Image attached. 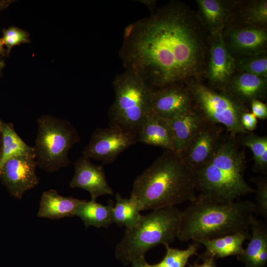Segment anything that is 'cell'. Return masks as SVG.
Returning a JSON list of instances; mask_svg holds the SVG:
<instances>
[{"mask_svg":"<svg viewBox=\"0 0 267 267\" xmlns=\"http://www.w3.org/2000/svg\"><path fill=\"white\" fill-rule=\"evenodd\" d=\"M210 40L197 12L172 1L134 23L120 54L152 89L186 85L205 78Z\"/></svg>","mask_w":267,"mask_h":267,"instance_id":"6da1fadb","label":"cell"},{"mask_svg":"<svg viewBox=\"0 0 267 267\" xmlns=\"http://www.w3.org/2000/svg\"><path fill=\"white\" fill-rule=\"evenodd\" d=\"M195 172L175 151H165L134 180L131 196L143 210L175 206L196 196Z\"/></svg>","mask_w":267,"mask_h":267,"instance_id":"7a4b0ae2","label":"cell"},{"mask_svg":"<svg viewBox=\"0 0 267 267\" xmlns=\"http://www.w3.org/2000/svg\"><path fill=\"white\" fill-rule=\"evenodd\" d=\"M255 214V203L251 201L219 202L199 194L181 211L177 237L198 242L248 230Z\"/></svg>","mask_w":267,"mask_h":267,"instance_id":"3957f363","label":"cell"},{"mask_svg":"<svg viewBox=\"0 0 267 267\" xmlns=\"http://www.w3.org/2000/svg\"><path fill=\"white\" fill-rule=\"evenodd\" d=\"M236 137L224 134L211 159L195 171L200 195L219 202H230L255 192L244 179L245 153Z\"/></svg>","mask_w":267,"mask_h":267,"instance_id":"277c9868","label":"cell"},{"mask_svg":"<svg viewBox=\"0 0 267 267\" xmlns=\"http://www.w3.org/2000/svg\"><path fill=\"white\" fill-rule=\"evenodd\" d=\"M181 213L175 206H169L141 215L134 225L126 228L116 247V256L125 262L143 261L149 249L172 242L177 237Z\"/></svg>","mask_w":267,"mask_h":267,"instance_id":"5b68a950","label":"cell"},{"mask_svg":"<svg viewBox=\"0 0 267 267\" xmlns=\"http://www.w3.org/2000/svg\"><path fill=\"white\" fill-rule=\"evenodd\" d=\"M115 100L109 110L110 125L135 134L150 113L153 89L135 72L126 70L113 82Z\"/></svg>","mask_w":267,"mask_h":267,"instance_id":"8992f818","label":"cell"},{"mask_svg":"<svg viewBox=\"0 0 267 267\" xmlns=\"http://www.w3.org/2000/svg\"><path fill=\"white\" fill-rule=\"evenodd\" d=\"M38 132L33 147L37 166L53 173L70 163L69 151L80 140L77 130L67 120L49 115L37 119Z\"/></svg>","mask_w":267,"mask_h":267,"instance_id":"52a82bcc","label":"cell"},{"mask_svg":"<svg viewBox=\"0 0 267 267\" xmlns=\"http://www.w3.org/2000/svg\"><path fill=\"white\" fill-rule=\"evenodd\" d=\"M193 105L209 122L223 126L227 133L236 136L249 132L241 123L242 114L248 111L246 105L226 91L215 90L202 81L186 85Z\"/></svg>","mask_w":267,"mask_h":267,"instance_id":"ba28073f","label":"cell"},{"mask_svg":"<svg viewBox=\"0 0 267 267\" xmlns=\"http://www.w3.org/2000/svg\"><path fill=\"white\" fill-rule=\"evenodd\" d=\"M137 142L135 134L119 127L110 125L107 128H97L84 149L83 156L104 164L111 163L120 154Z\"/></svg>","mask_w":267,"mask_h":267,"instance_id":"9c48e42d","label":"cell"},{"mask_svg":"<svg viewBox=\"0 0 267 267\" xmlns=\"http://www.w3.org/2000/svg\"><path fill=\"white\" fill-rule=\"evenodd\" d=\"M224 134L220 125L206 121L188 142L180 155L194 172L212 158Z\"/></svg>","mask_w":267,"mask_h":267,"instance_id":"30bf717a","label":"cell"},{"mask_svg":"<svg viewBox=\"0 0 267 267\" xmlns=\"http://www.w3.org/2000/svg\"><path fill=\"white\" fill-rule=\"evenodd\" d=\"M37 167L35 156H19L8 160L0 173L2 183L10 193L21 199L28 190L35 187L40 179L36 174Z\"/></svg>","mask_w":267,"mask_h":267,"instance_id":"8fae6325","label":"cell"},{"mask_svg":"<svg viewBox=\"0 0 267 267\" xmlns=\"http://www.w3.org/2000/svg\"><path fill=\"white\" fill-rule=\"evenodd\" d=\"M222 32L211 36L205 79L208 86L218 91H225L231 78L236 71L235 59L227 50L222 39Z\"/></svg>","mask_w":267,"mask_h":267,"instance_id":"7c38bea8","label":"cell"},{"mask_svg":"<svg viewBox=\"0 0 267 267\" xmlns=\"http://www.w3.org/2000/svg\"><path fill=\"white\" fill-rule=\"evenodd\" d=\"M222 35L227 50L235 59L267 52L266 28L228 27Z\"/></svg>","mask_w":267,"mask_h":267,"instance_id":"4fadbf2b","label":"cell"},{"mask_svg":"<svg viewBox=\"0 0 267 267\" xmlns=\"http://www.w3.org/2000/svg\"><path fill=\"white\" fill-rule=\"evenodd\" d=\"M193 106L192 96L187 86L174 85L153 89L150 113L169 119L185 112Z\"/></svg>","mask_w":267,"mask_h":267,"instance_id":"5bb4252c","label":"cell"},{"mask_svg":"<svg viewBox=\"0 0 267 267\" xmlns=\"http://www.w3.org/2000/svg\"><path fill=\"white\" fill-rule=\"evenodd\" d=\"M75 174L69 183L72 188H80L88 191L91 200L104 195H113V191L106 180L102 166L93 164L83 156L74 163Z\"/></svg>","mask_w":267,"mask_h":267,"instance_id":"9a60e30c","label":"cell"},{"mask_svg":"<svg viewBox=\"0 0 267 267\" xmlns=\"http://www.w3.org/2000/svg\"><path fill=\"white\" fill-rule=\"evenodd\" d=\"M238 0H196L198 15L210 36L227 26Z\"/></svg>","mask_w":267,"mask_h":267,"instance_id":"2e32d148","label":"cell"},{"mask_svg":"<svg viewBox=\"0 0 267 267\" xmlns=\"http://www.w3.org/2000/svg\"><path fill=\"white\" fill-rule=\"evenodd\" d=\"M244 104L254 100H265L267 93V78L235 71L226 89Z\"/></svg>","mask_w":267,"mask_h":267,"instance_id":"e0dca14e","label":"cell"},{"mask_svg":"<svg viewBox=\"0 0 267 267\" xmlns=\"http://www.w3.org/2000/svg\"><path fill=\"white\" fill-rule=\"evenodd\" d=\"M137 142L175 151L174 134L167 119L149 113L137 134Z\"/></svg>","mask_w":267,"mask_h":267,"instance_id":"ac0fdd59","label":"cell"},{"mask_svg":"<svg viewBox=\"0 0 267 267\" xmlns=\"http://www.w3.org/2000/svg\"><path fill=\"white\" fill-rule=\"evenodd\" d=\"M231 26L267 29V0H238L226 27Z\"/></svg>","mask_w":267,"mask_h":267,"instance_id":"d6986e66","label":"cell"},{"mask_svg":"<svg viewBox=\"0 0 267 267\" xmlns=\"http://www.w3.org/2000/svg\"><path fill=\"white\" fill-rule=\"evenodd\" d=\"M168 120L174 134L176 152L180 155L206 121L194 106L185 112Z\"/></svg>","mask_w":267,"mask_h":267,"instance_id":"ffe728a7","label":"cell"},{"mask_svg":"<svg viewBox=\"0 0 267 267\" xmlns=\"http://www.w3.org/2000/svg\"><path fill=\"white\" fill-rule=\"evenodd\" d=\"M82 201L73 197L62 196L54 189L44 191L37 216L51 220L75 216L76 209Z\"/></svg>","mask_w":267,"mask_h":267,"instance_id":"44dd1931","label":"cell"},{"mask_svg":"<svg viewBox=\"0 0 267 267\" xmlns=\"http://www.w3.org/2000/svg\"><path fill=\"white\" fill-rule=\"evenodd\" d=\"M250 237L251 233L246 230L198 242L205 247V255L214 258H224L241 254L244 249L243 243Z\"/></svg>","mask_w":267,"mask_h":267,"instance_id":"7402d4cb","label":"cell"},{"mask_svg":"<svg viewBox=\"0 0 267 267\" xmlns=\"http://www.w3.org/2000/svg\"><path fill=\"white\" fill-rule=\"evenodd\" d=\"M113 206L112 200L109 201L107 205H103L95 201L83 200L76 209L75 216L83 221L86 229L90 226L107 228L112 222Z\"/></svg>","mask_w":267,"mask_h":267,"instance_id":"603a6c76","label":"cell"},{"mask_svg":"<svg viewBox=\"0 0 267 267\" xmlns=\"http://www.w3.org/2000/svg\"><path fill=\"white\" fill-rule=\"evenodd\" d=\"M1 134L2 146L0 156V173L4 164L12 158L23 155L35 156L34 148L23 140L11 124L3 123Z\"/></svg>","mask_w":267,"mask_h":267,"instance_id":"cb8c5ba5","label":"cell"},{"mask_svg":"<svg viewBox=\"0 0 267 267\" xmlns=\"http://www.w3.org/2000/svg\"><path fill=\"white\" fill-rule=\"evenodd\" d=\"M115 198L116 204L112 211V222L126 228L133 226L141 216L140 212L143 210L141 203L134 196L123 198L118 193Z\"/></svg>","mask_w":267,"mask_h":267,"instance_id":"d4e9b609","label":"cell"},{"mask_svg":"<svg viewBox=\"0 0 267 267\" xmlns=\"http://www.w3.org/2000/svg\"><path fill=\"white\" fill-rule=\"evenodd\" d=\"M250 229V241L243 252L237 256L238 260L245 264V267H250L262 249L267 246V227L265 222L256 219Z\"/></svg>","mask_w":267,"mask_h":267,"instance_id":"484cf974","label":"cell"},{"mask_svg":"<svg viewBox=\"0 0 267 267\" xmlns=\"http://www.w3.org/2000/svg\"><path fill=\"white\" fill-rule=\"evenodd\" d=\"M242 145L252 151L254 162L253 170L267 174V136H260L252 132L242 134Z\"/></svg>","mask_w":267,"mask_h":267,"instance_id":"4316f807","label":"cell"},{"mask_svg":"<svg viewBox=\"0 0 267 267\" xmlns=\"http://www.w3.org/2000/svg\"><path fill=\"white\" fill-rule=\"evenodd\" d=\"M166 253L164 258L158 263L146 264L147 267H185L189 259L197 254V247L195 245H190L185 250L173 248L166 244Z\"/></svg>","mask_w":267,"mask_h":267,"instance_id":"83f0119b","label":"cell"},{"mask_svg":"<svg viewBox=\"0 0 267 267\" xmlns=\"http://www.w3.org/2000/svg\"><path fill=\"white\" fill-rule=\"evenodd\" d=\"M236 71L267 78V52L235 59Z\"/></svg>","mask_w":267,"mask_h":267,"instance_id":"f1b7e54d","label":"cell"},{"mask_svg":"<svg viewBox=\"0 0 267 267\" xmlns=\"http://www.w3.org/2000/svg\"><path fill=\"white\" fill-rule=\"evenodd\" d=\"M3 44L6 46V55L10 53L12 48L21 44L30 42L29 34L28 32L23 30L15 26L9 27L2 31Z\"/></svg>","mask_w":267,"mask_h":267,"instance_id":"f546056e","label":"cell"},{"mask_svg":"<svg viewBox=\"0 0 267 267\" xmlns=\"http://www.w3.org/2000/svg\"><path fill=\"white\" fill-rule=\"evenodd\" d=\"M251 181L257 187L256 192V214L267 218V179L266 177H252Z\"/></svg>","mask_w":267,"mask_h":267,"instance_id":"4dcf8cb0","label":"cell"},{"mask_svg":"<svg viewBox=\"0 0 267 267\" xmlns=\"http://www.w3.org/2000/svg\"><path fill=\"white\" fill-rule=\"evenodd\" d=\"M241 123L245 131L247 132H252L257 127L258 120L253 113L248 111L242 114Z\"/></svg>","mask_w":267,"mask_h":267,"instance_id":"1f68e13d","label":"cell"},{"mask_svg":"<svg viewBox=\"0 0 267 267\" xmlns=\"http://www.w3.org/2000/svg\"><path fill=\"white\" fill-rule=\"evenodd\" d=\"M251 113L257 119L266 120L267 118V104L260 100H254L250 103Z\"/></svg>","mask_w":267,"mask_h":267,"instance_id":"d6a6232c","label":"cell"},{"mask_svg":"<svg viewBox=\"0 0 267 267\" xmlns=\"http://www.w3.org/2000/svg\"><path fill=\"white\" fill-rule=\"evenodd\" d=\"M206 258L203 260L202 263L196 264L191 267H216L214 258L205 255Z\"/></svg>","mask_w":267,"mask_h":267,"instance_id":"836d02e7","label":"cell"},{"mask_svg":"<svg viewBox=\"0 0 267 267\" xmlns=\"http://www.w3.org/2000/svg\"><path fill=\"white\" fill-rule=\"evenodd\" d=\"M134 26V23H132L127 26L125 28L123 36L124 41L127 40L131 35L133 30Z\"/></svg>","mask_w":267,"mask_h":267,"instance_id":"e575fe53","label":"cell"},{"mask_svg":"<svg viewBox=\"0 0 267 267\" xmlns=\"http://www.w3.org/2000/svg\"><path fill=\"white\" fill-rule=\"evenodd\" d=\"M13 0H0V11L6 8Z\"/></svg>","mask_w":267,"mask_h":267,"instance_id":"d590c367","label":"cell"},{"mask_svg":"<svg viewBox=\"0 0 267 267\" xmlns=\"http://www.w3.org/2000/svg\"><path fill=\"white\" fill-rule=\"evenodd\" d=\"M133 267H147V263L145 260L143 261H135L133 263Z\"/></svg>","mask_w":267,"mask_h":267,"instance_id":"8d00e7d4","label":"cell"},{"mask_svg":"<svg viewBox=\"0 0 267 267\" xmlns=\"http://www.w3.org/2000/svg\"><path fill=\"white\" fill-rule=\"evenodd\" d=\"M3 43L2 39L0 38V56L2 57L6 55V49L3 47Z\"/></svg>","mask_w":267,"mask_h":267,"instance_id":"74e56055","label":"cell"},{"mask_svg":"<svg viewBox=\"0 0 267 267\" xmlns=\"http://www.w3.org/2000/svg\"><path fill=\"white\" fill-rule=\"evenodd\" d=\"M143 1H145V2L142 1L141 2L144 3L145 4H146L147 6H148L149 7H150V8L153 7L154 5V3H155V2H154V0H147H147H144Z\"/></svg>","mask_w":267,"mask_h":267,"instance_id":"f35d334b","label":"cell"},{"mask_svg":"<svg viewBox=\"0 0 267 267\" xmlns=\"http://www.w3.org/2000/svg\"><path fill=\"white\" fill-rule=\"evenodd\" d=\"M5 66L4 61L0 59V73H1L2 69Z\"/></svg>","mask_w":267,"mask_h":267,"instance_id":"ab89813d","label":"cell"},{"mask_svg":"<svg viewBox=\"0 0 267 267\" xmlns=\"http://www.w3.org/2000/svg\"><path fill=\"white\" fill-rule=\"evenodd\" d=\"M1 146H2V137H1V134L0 132V156L1 153Z\"/></svg>","mask_w":267,"mask_h":267,"instance_id":"60d3db41","label":"cell"},{"mask_svg":"<svg viewBox=\"0 0 267 267\" xmlns=\"http://www.w3.org/2000/svg\"><path fill=\"white\" fill-rule=\"evenodd\" d=\"M3 123L0 120V132L1 133Z\"/></svg>","mask_w":267,"mask_h":267,"instance_id":"b9f144b4","label":"cell"}]
</instances>
